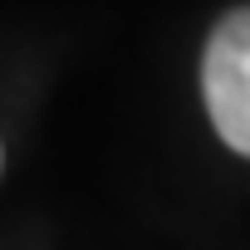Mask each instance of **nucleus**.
<instances>
[{"label": "nucleus", "mask_w": 250, "mask_h": 250, "mask_svg": "<svg viewBox=\"0 0 250 250\" xmlns=\"http://www.w3.org/2000/svg\"><path fill=\"white\" fill-rule=\"evenodd\" d=\"M201 93L216 133L240 157H250V5L230 10L211 30L201 59Z\"/></svg>", "instance_id": "nucleus-1"}]
</instances>
